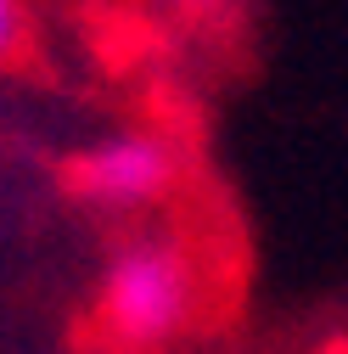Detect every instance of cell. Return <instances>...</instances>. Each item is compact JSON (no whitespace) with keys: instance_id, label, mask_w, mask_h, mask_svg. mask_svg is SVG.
Returning a JSON list of instances; mask_svg holds the SVG:
<instances>
[{"instance_id":"6da1fadb","label":"cell","mask_w":348,"mask_h":354,"mask_svg":"<svg viewBox=\"0 0 348 354\" xmlns=\"http://www.w3.org/2000/svg\"><path fill=\"white\" fill-rule=\"evenodd\" d=\"M197 259L174 236H135L124 242L102 276L96 309L102 326L129 348H163L197 321Z\"/></svg>"},{"instance_id":"3957f363","label":"cell","mask_w":348,"mask_h":354,"mask_svg":"<svg viewBox=\"0 0 348 354\" xmlns=\"http://www.w3.org/2000/svg\"><path fill=\"white\" fill-rule=\"evenodd\" d=\"M23 6H12V0H0V62H6L17 46H23Z\"/></svg>"},{"instance_id":"7a4b0ae2","label":"cell","mask_w":348,"mask_h":354,"mask_svg":"<svg viewBox=\"0 0 348 354\" xmlns=\"http://www.w3.org/2000/svg\"><path fill=\"white\" fill-rule=\"evenodd\" d=\"M180 180V152L157 129H113L96 147H84L73 163V186L84 203L113 214L157 208Z\"/></svg>"}]
</instances>
